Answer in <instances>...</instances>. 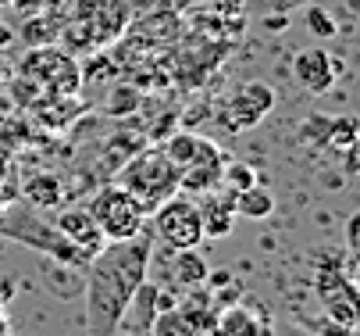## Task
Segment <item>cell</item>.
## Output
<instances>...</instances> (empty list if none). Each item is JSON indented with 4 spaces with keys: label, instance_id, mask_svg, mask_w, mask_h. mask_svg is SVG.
Returning a JSON list of instances; mask_svg holds the SVG:
<instances>
[{
    "label": "cell",
    "instance_id": "1",
    "mask_svg": "<svg viewBox=\"0 0 360 336\" xmlns=\"http://www.w3.org/2000/svg\"><path fill=\"white\" fill-rule=\"evenodd\" d=\"M153 232L146 225L129 239H111L86 261V325L89 336H115L125 304L146 279Z\"/></svg>",
    "mask_w": 360,
    "mask_h": 336
},
{
    "label": "cell",
    "instance_id": "2",
    "mask_svg": "<svg viewBox=\"0 0 360 336\" xmlns=\"http://www.w3.org/2000/svg\"><path fill=\"white\" fill-rule=\"evenodd\" d=\"M122 189H129V194L146 208V215L165 204L168 197H175V189H179V168L168 161L165 151H146L139 154L136 161H129L122 168Z\"/></svg>",
    "mask_w": 360,
    "mask_h": 336
},
{
    "label": "cell",
    "instance_id": "3",
    "mask_svg": "<svg viewBox=\"0 0 360 336\" xmlns=\"http://www.w3.org/2000/svg\"><path fill=\"white\" fill-rule=\"evenodd\" d=\"M0 232L4 236H15L22 244H32L36 251H46L50 258H58L61 265H75V268H86V254L65 239L54 225H46V218H39L36 211H15V215H4L0 218Z\"/></svg>",
    "mask_w": 360,
    "mask_h": 336
},
{
    "label": "cell",
    "instance_id": "4",
    "mask_svg": "<svg viewBox=\"0 0 360 336\" xmlns=\"http://www.w3.org/2000/svg\"><path fill=\"white\" fill-rule=\"evenodd\" d=\"M22 75H29L39 89L54 93V97H75L82 86L79 61L61 51V46H36L22 58Z\"/></svg>",
    "mask_w": 360,
    "mask_h": 336
},
{
    "label": "cell",
    "instance_id": "5",
    "mask_svg": "<svg viewBox=\"0 0 360 336\" xmlns=\"http://www.w3.org/2000/svg\"><path fill=\"white\" fill-rule=\"evenodd\" d=\"M89 215L96 229L104 232V239H129L146 225V208L122 186H104L100 194L89 201Z\"/></svg>",
    "mask_w": 360,
    "mask_h": 336
},
{
    "label": "cell",
    "instance_id": "6",
    "mask_svg": "<svg viewBox=\"0 0 360 336\" xmlns=\"http://www.w3.org/2000/svg\"><path fill=\"white\" fill-rule=\"evenodd\" d=\"M150 218H153V236L165 239L172 251H186V247L203 244V215L193 201L168 197L165 204H158L150 211Z\"/></svg>",
    "mask_w": 360,
    "mask_h": 336
},
{
    "label": "cell",
    "instance_id": "7",
    "mask_svg": "<svg viewBox=\"0 0 360 336\" xmlns=\"http://www.w3.org/2000/svg\"><path fill=\"white\" fill-rule=\"evenodd\" d=\"M271 108H275V89L268 82H246L221 104L218 122L229 132H246V129H253L257 122H261Z\"/></svg>",
    "mask_w": 360,
    "mask_h": 336
},
{
    "label": "cell",
    "instance_id": "8",
    "mask_svg": "<svg viewBox=\"0 0 360 336\" xmlns=\"http://www.w3.org/2000/svg\"><path fill=\"white\" fill-rule=\"evenodd\" d=\"M292 79L307 93H328L335 86V61L321 46H307L292 54Z\"/></svg>",
    "mask_w": 360,
    "mask_h": 336
},
{
    "label": "cell",
    "instance_id": "9",
    "mask_svg": "<svg viewBox=\"0 0 360 336\" xmlns=\"http://www.w3.org/2000/svg\"><path fill=\"white\" fill-rule=\"evenodd\" d=\"M54 229H58L65 239H72V244H75L86 258H93L100 247H104V232L96 229L89 208H65V211L54 218Z\"/></svg>",
    "mask_w": 360,
    "mask_h": 336
},
{
    "label": "cell",
    "instance_id": "10",
    "mask_svg": "<svg viewBox=\"0 0 360 336\" xmlns=\"http://www.w3.org/2000/svg\"><path fill=\"white\" fill-rule=\"evenodd\" d=\"M161 308H172V304H165L161 294H158V286L143 279V282H139V290L132 294V301H129L125 311H122L118 329H129V332H150V325H153V318H158Z\"/></svg>",
    "mask_w": 360,
    "mask_h": 336
},
{
    "label": "cell",
    "instance_id": "11",
    "mask_svg": "<svg viewBox=\"0 0 360 336\" xmlns=\"http://www.w3.org/2000/svg\"><path fill=\"white\" fill-rule=\"evenodd\" d=\"M318 294H321L325 308L332 311V318L353 329V322H356V290H353V282L346 275H335L332 272V275H321Z\"/></svg>",
    "mask_w": 360,
    "mask_h": 336
},
{
    "label": "cell",
    "instance_id": "12",
    "mask_svg": "<svg viewBox=\"0 0 360 336\" xmlns=\"http://www.w3.org/2000/svg\"><path fill=\"white\" fill-rule=\"evenodd\" d=\"M236 218H250V222H264L275 211V194L268 186H250L236 194Z\"/></svg>",
    "mask_w": 360,
    "mask_h": 336
},
{
    "label": "cell",
    "instance_id": "13",
    "mask_svg": "<svg viewBox=\"0 0 360 336\" xmlns=\"http://www.w3.org/2000/svg\"><path fill=\"white\" fill-rule=\"evenodd\" d=\"M22 194L32 208H58L61 197H65V189H61V179L58 175H32L25 186H22Z\"/></svg>",
    "mask_w": 360,
    "mask_h": 336
},
{
    "label": "cell",
    "instance_id": "14",
    "mask_svg": "<svg viewBox=\"0 0 360 336\" xmlns=\"http://www.w3.org/2000/svg\"><path fill=\"white\" fill-rule=\"evenodd\" d=\"M172 272H175V282H182V286H200L203 279L211 275V272H207V261H203V254H200L196 247L175 251V265H172Z\"/></svg>",
    "mask_w": 360,
    "mask_h": 336
},
{
    "label": "cell",
    "instance_id": "15",
    "mask_svg": "<svg viewBox=\"0 0 360 336\" xmlns=\"http://www.w3.org/2000/svg\"><path fill=\"white\" fill-rule=\"evenodd\" d=\"M150 332L153 336H196V322H193V315H186L182 308L172 304V308H161L158 311Z\"/></svg>",
    "mask_w": 360,
    "mask_h": 336
},
{
    "label": "cell",
    "instance_id": "16",
    "mask_svg": "<svg viewBox=\"0 0 360 336\" xmlns=\"http://www.w3.org/2000/svg\"><path fill=\"white\" fill-rule=\"evenodd\" d=\"M232 201H236V197H229V201H221V204L200 208V215H203V236L218 239V236H229V232H232V225H236V204H232Z\"/></svg>",
    "mask_w": 360,
    "mask_h": 336
},
{
    "label": "cell",
    "instance_id": "17",
    "mask_svg": "<svg viewBox=\"0 0 360 336\" xmlns=\"http://www.w3.org/2000/svg\"><path fill=\"white\" fill-rule=\"evenodd\" d=\"M196 143H200V136H193V132H175L168 143H165V154H168V161L182 172L189 161H193V154H196Z\"/></svg>",
    "mask_w": 360,
    "mask_h": 336
},
{
    "label": "cell",
    "instance_id": "18",
    "mask_svg": "<svg viewBox=\"0 0 360 336\" xmlns=\"http://www.w3.org/2000/svg\"><path fill=\"white\" fill-rule=\"evenodd\" d=\"M328 143H332V151H356V118L353 115L332 118L328 122Z\"/></svg>",
    "mask_w": 360,
    "mask_h": 336
},
{
    "label": "cell",
    "instance_id": "19",
    "mask_svg": "<svg viewBox=\"0 0 360 336\" xmlns=\"http://www.w3.org/2000/svg\"><path fill=\"white\" fill-rule=\"evenodd\" d=\"M307 29H311L318 39H335V32H339V25H335V18L325 11V8H311L307 11Z\"/></svg>",
    "mask_w": 360,
    "mask_h": 336
},
{
    "label": "cell",
    "instance_id": "20",
    "mask_svg": "<svg viewBox=\"0 0 360 336\" xmlns=\"http://www.w3.org/2000/svg\"><path fill=\"white\" fill-rule=\"evenodd\" d=\"M11 46H15V29L8 22H0V54H8Z\"/></svg>",
    "mask_w": 360,
    "mask_h": 336
},
{
    "label": "cell",
    "instance_id": "21",
    "mask_svg": "<svg viewBox=\"0 0 360 336\" xmlns=\"http://www.w3.org/2000/svg\"><path fill=\"white\" fill-rule=\"evenodd\" d=\"M356 229H360V215H349V225H346V247L356 251Z\"/></svg>",
    "mask_w": 360,
    "mask_h": 336
},
{
    "label": "cell",
    "instance_id": "22",
    "mask_svg": "<svg viewBox=\"0 0 360 336\" xmlns=\"http://www.w3.org/2000/svg\"><path fill=\"white\" fill-rule=\"evenodd\" d=\"M11 294H15V282L11 279H0V308L11 301Z\"/></svg>",
    "mask_w": 360,
    "mask_h": 336
},
{
    "label": "cell",
    "instance_id": "23",
    "mask_svg": "<svg viewBox=\"0 0 360 336\" xmlns=\"http://www.w3.org/2000/svg\"><path fill=\"white\" fill-rule=\"evenodd\" d=\"M8 168H11V154H8V147L0 143V182L8 179Z\"/></svg>",
    "mask_w": 360,
    "mask_h": 336
},
{
    "label": "cell",
    "instance_id": "24",
    "mask_svg": "<svg viewBox=\"0 0 360 336\" xmlns=\"http://www.w3.org/2000/svg\"><path fill=\"white\" fill-rule=\"evenodd\" d=\"M11 75H15V72H11V68H8L4 61H0V93H4V89H8V82H11Z\"/></svg>",
    "mask_w": 360,
    "mask_h": 336
},
{
    "label": "cell",
    "instance_id": "25",
    "mask_svg": "<svg viewBox=\"0 0 360 336\" xmlns=\"http://www.w3.org/2000/svg\"><path fill=\"white\" fill-rule=\"evenodd\" d=\"M8 332H11V329H8V318L0 315V336H8Z\"/></svg>",
    "mask_w": 360,
    "mask_h": 336
},
{
    "label": "cell",
    "instance_id": "26",
    "mask_svg": "<svg viewBox=\"0 0 360 336\" xmlns=\"http://www.w3.org/2000/svg\"><path fill=\"white\" fill-rule=\"evenodd\" d=\"M292 4H303V0H282V8H292Z\"/></svg>",
    "mask_w": 360,
    "mask_h": 336
},
{
    "label": "cell",
    "instance_id": "27",
    "mask_svg": "<svg viewBox=\"0 0 360 336\" xmlns=\"http://www.w3.org/2000/svg\"><path fill=\"white\" fill-rule=\"evenodd\" d=\"M115 336H118V332H115ZM122 336H146V332H129V329H125V332H122Z\"/></svg>",
    "mask_w": 360,
    "mask_h": 336
},
{
    "label": "cell",
    "instance_id": "28",
    "mask_svg": "<svg viewBox=\"0 0 360 336\" xmlns=\"http://www.w3.org/2000/svg\"><path fill=\"white\" fill-rule=\"evenodd\" d=\"M4 4H8V0H4Z\"/></svg>",
    "mask_w": 360,
    "mask_h": 336
}]
</instances>
